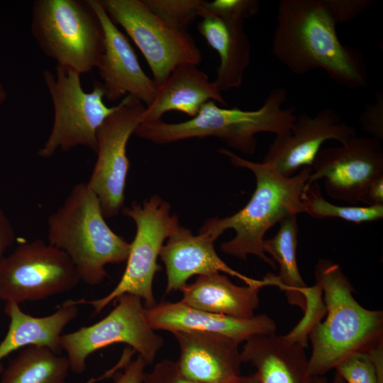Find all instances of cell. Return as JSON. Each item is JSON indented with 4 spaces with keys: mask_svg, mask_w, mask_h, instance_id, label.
<instances>
[{
    "mask_svg": "<svg viewBox=\"0 0 383 383\" xmlns=\"http://www.w3.org/2000/svg\"><path fill=\"white\" fill-rule=\"evenodd\" d=\"M272 53L295 74L321 68L334 82L350 89L367 83L362 55L341 43L324 0L279 1Z\"/></svg>",
    "mask_w": 383,
    "mask_h": 383,
    "instance_id": "cell-1",
    "label": "cell"
},
{
    "mask_svg": "<svg viewBox=\"0 0 383 383\" xmlns=\"http://www.w3.org/2000/svg\"><path fill=\"white\" fill-rule=\"evenodd\" d=\"M218 152L228 157L233 166L250 170L255 177V189L239 211L225 218L206 220L199 232L216 240L225 231L233 229L235 236L221 245L223 252L243 260L253 255L276 269L274 261L262 250L265 235L285 218L304 213L301 195L312 168L304 167L294 176L285 177L269 164L248 160L224 148Z\"/></svg>",
    "mask_w": 383,
    "mask_h": 383,
    "instance_id": "cell-2",
    "label": "cell"
},
{
    "mask_svg": "<svg viewBox=\"0 0 383 383\" xmlns=\"http://www.w3.org/2000/svg\"><path fill=\"white\" fill-rule=\"evenodd\" d=\"M315 278L327 315L309 335V368L312 376H323L351 355L383 348V312L367 309L355 300L353 284L333 261L320 259Z\"/></svg>",
    "mask_w": 383,
    "mask_h": 383,
    "instance_id": "cell-3",
    "label": "cell"
},
{
    "mask_svg": "<svg viewBox=\"0 0 383 383\" xmlns=\"http://www.w3.org/2000/svg\"><path fill=\"white\" fill-rule=\"evenodd\" d=\"M287 92L274 89L257 110L218 107L214 101L205 103L191 119L174 123L158 120L140 123L133 134L158 145L194 138L215 137L228 146L247 155L256 152L255 135L267 132L276 135L289 133L296 118L294 109L282 108Z\"/></svg>",
    "mask_w": 383,
    "mask_h": 383,
    "instance_id": "cell-4",
    "label": "cell"
},
{
    "mask_svg": "<svg viewBox=\"0 0 383 383\" xmlns=\"http://www.w3.org/2000/svg\"><path fill=\"white\" fill-rule=\"evenodd\" d=\"M100 202L87 183L75 184L48 221V243L63 251L80 281L96 286L106 277L105 266L126 262L130 243L105 221Z\"/></svg>",
    "mask_w": 383,
    "mask_h": 383,
    "instance_id": "cell-5",
    "label": "cell"
},
{
    "mask_svg": "<svg viewBox=\"0 0 383 383\" xmlns=\"http://www.w3.org/2000/svg\"><path fill=\"white\" fill-rule=\"evenodd\" d=\"M30 28L40 49L57 65L80 74L96 68L104 34L89 0H36Z\"/></svg>",
    "mask_w": 383,
    "mask_h": 383,
    "instance_id": "cell-6",
    "label": "cell"
},
{
    "mask_svg": "<svg viewBox=\"0 0 383 383\" xmlns=\"http://www.w3.org/2000/svg\"><path fill=\"white\" fill-rule=\"evenodd\" d=\"M44 83L53 106V121L50 134L38 155L51 157L58 150L67 151L85 146L96 152V131L117 108L104 102V92L100 82L94 83L87 92L81 84V74L57 65L55 73L43 72Z\"/></svg>",
    "mask_w": 383,
    "mask_h": 383,
    "instance_id": "cell-7",
    "label": "cell"
},
{
    "mask_svg": "<svg viewBox=\"0 0 383 383\" xmlns=\"http://www.w3.org/2000/svg\"><path fill=\"white\" fill-rule=\"evenodd\" d=\"M170 204L159 196H152L142 204L133 202L121 212L136 225V233L130 243L126 267L118 284L106 296L95 300H73L76 305L92 306L94 313H100L111 302L129 294L140 297L146 308L155 306L152 284L165 240L179 225L175 214H171Z\"/></svg>",
    "mask_w": 383,
    "mask_h": 383,
    "instance_id": "cell-8",
    "label": "cell"
},
{
    "mask_svg": "<svg viewBox=\"0 0 383 383\" xmlns=\"http://www.w3.org/2000/svg\"><path fill=\"white\" fill-rule=\"evenodd\" d=\"M116 302L111 312L99 321L60 335V345L67 353L73 372L82 373L91 354L115 343L129 345L148 365L154 362L164 340L150 326L142 299L125 294Z\"/></svg>",
    "mask_w": 383,
    "mask_h": 383,
    "instance_id": "cell-9",
    "label": "cell"
},
{
    "mask_svg": "<svg viewBox=\"0 0 383 383\" xmlns=\"http://www.w3.org/2000/svg\"><path fill=\"white\" fill-rule=\"evenodd\" d=\"M104 10L120 25L145 58L158 86L177 66L198 65L201 54L187 32L168 26L143 0H100Z\"/></svg>",
    "mask_w": 383,
    "mask_h": 383,
    "instance_id": "cell-10",
    "label": "cell"
},
{
    "mask_svg": "<svg viewBox=\"0 0 383 383\" xmlns=\"http://www.w3.org/2000/svg\"><path fill=\"white\" fill-rule=\"evenodd\" d=\"M79 281L70 257L39 239L0 260V299L6 301L43 300L73 289Z\"/></svg>",
    "mask_w": 383,
    "mask_h": 383,
    "instance_id": "cell-11",
    "label": "cell"
},
{
    "mask_svg": "<svg viewBox=\"0 0 383 383\" xmlns=\"http://www.w3.org/2000/svg\"><path fill=\"white\" fill-rule=\"evenodd\" d=\"M145 108L141 101L128 95L96 131L97 158L87 183L96 195L105 218L116 216L123 208L130 167L126 147Z\"/></svg>",
    "mask_w": 383,
    "mask_h": 383,
    "instance_id": "cell-12",
    "label": "cell"
},
{
    "mask_svg": "<svg viewBox=\"0 0 383 383\" xmlns=\"http://www.w3.org/2000/svg\"><path fill=\"white\" fill-rule=\"evenodd\" d=\"M311 168L306 185L323 179L331 198L364 204L370 184L383 175L382 142L355 135L340 146L321 148Z\"/></svg>",
    "mask_w": 383,
    "mask_h": 383,
    "instance_id": "cell-13",
    "label": "cell"
},
{
    "mask_svg": "<svg viewBox=\"0 0 383 383\" xmlns=\"http://www.w3.org/2000/svg\"><path fill=\"white\" fill-rule=\"evenodd\" d=\"M355 135L354 127L343 121L330 108L314 116L304 113L296 117L289 133L276 135L262 162L269 164L280 175L291 177L299 170L312 166L325 141L334 140L343 144Z\"/></svg>",
    "mask_w": 383,
    "mask_h": 383,
    "instance_id": "cell-14",
    "label": "cell"
},
{
    "mask_svg": "<svg viewBox=\"0 0 383 383\" xmlns=\"http://www.w3.org/2000/svg\"><path fill=\"white\" fill-rule=\"evenodd\" d=\"M89 1L104 34V51L96 67L104 98L114 101L131 95L148 106L155 96L157 85L144 72L131 43L110 18L100 0Z\"/></svg>",
    "mask_w": 383,
    "mask_h": 383,
    "instance_id": "cell-15",
    "label": "cell"
},
{
    "mask_svg": "<svg viewBox=\"0 0 383 383\" xmlns=\"http://www.w3.org/2000/svg\"><path fill=\"white\" fill-rule=\"evenodd\" d=\"M178 343L181 374L197 383H233L243 363L239 343L228 336L198 331L172 333Z\"/></svg>",
    "mask_w": 383,
    "mask_h": 383,
    "instance_id": "cell-16",
    "label": "cell"
},
{
    "mask_svg": "<svg viewBox=\"0 0 383 383\" xmlns=\"http://www.w3.org/2000/svg\"><path fill=\"white\" fill-rule=\"evenodd\" d=\"M146 317L154 331H198L228 336L239 343L255 335L274 334V321L266 314L237 318L189 306L182 301H162L146 308Z\"/></svg>",
    "mask_w": 383,
    "mask_h": 383,
    "instance_id": "cell-17",
    "label": "cell"
},
{
    "mask_svg": "<svg viewBox=\"0 0 383 383\" xmlns=\"http://www.w3.org/2000/svg\"><path fill=\"white\" fill-rule=\"evenodd\" d=\"M216 240L209 234L199 232L194 235L183 226H178L168 237L160 252L166 269L165 293L181 290L194 275H206L223 272L238 278L246 284L260 282L248 277L230 267L217 254Z\"/></svg>",
    "mask_w": 383,
    "mask_h": 383,
    "instance_id": "cell-18",
    "label": "cell"
},
{
    "mask_svg": "<svg viewBox=\"0 0 383 383\" xmlns=\"http://www.w3.org/2000/svg\"><path fill=\"white\" fill-rule=\"evenodd\" d=\"M305 348L286 335H255L245 342L243 362L256 368L260 383H316Z\"/></svg>",
    "mask_w": 383,
    "mask_h": 383,
    "instance_id": "cell-19",
    "label": "cell"
},
{
    "mask_svg": "<svg viewBox=\"0 0 383 383\" xmlns=\"http://www.w3.org/2000/svg\"><path fill=\"white\" fill-rule=\"evenodd\" d=\"M209 101L226 104L216 82H211L196 65H180L157 86L153 101L145 106L140 116V123L161 120L163 114L172 111L193 118Z\"/></svg>",
    "mask_w": 383,
    "mask_h": 383,
    "instance_id": "cell-20",
    "label": "cell"
},
{
    "mask_svg": "<svg viewBox=\"0 0 383 383\" xmlns=\"http://www.w3.org/2000/svg\"><path fill=\"white\" fill-rule=\"evenodd\" d=\"M265 286L263 279L257 284L238 286L221 272L201 275L180 290V301L208 312L250 318L259 306V293Z\"/></svg>",
    "mask_w": 383,
    "mask_h": 383,
    "instance_id": "cell-21",
    "label": "cell"
},
{
    "mask_svg": "<svg viewBox=\"0 0 383 383\" xmlns=\"http://www.w3.org/2000/svg\"><path fill=\"white\" fill-rule=\"evenodd\" d=\"M79 312L73 300L64 302L53 313L36 317L24 313L17 303L6 301L5 313L10 319L8 332L0 343V374L1 360L13 351L30 345L49 348L55 354L62 350L59 339L65 327Z\"/></svg>",
    "mask_w": 383,
    "mask_h": 383,
    "instance_id": "cell-22",
    "label": "cell"
},
{
    "mask_svg": "<svg viewBox=\"0 0 383 383\" xmlns=\"http://www.w3.org/2000/svg\"><path fill=\"white\" fill-rule=\"evenodd\" d=\"M201 18L198 30L219 56L214 82L221 92L240 88L251 55L244 23L228 21L214 16H204Z\"/></svg>",
    "mask_w": 383,
    "mask_h": 383,
    "instance_id": "cell-23",
    "label": "cell"
},
{
    "mask_svg": "<svg viewBox=\"0 0 383 383\" xmlns=\"http://www.w3.org/2000/svg\"><path fill=\"white\" fill-rule=\"evenodd\" d=\"M299 227L297 215L289 216L279 223L277 233L264 239L262 250L278 264L279 274H267L263 279L267 286L278 287L285 292L288 302L306 309L305 292L308 286L299 272L296 260Z\"/></svg>",
    "mask_w": 383,
    "mask_h": 383,
    "instance_id": "cell-24",
    "label": "cell"
},
{
    "mask_svg": "<svg viewBox=\"0 0 383 383\" xmlns=\"http://www.w3.org/2000/svg\"><path fill=\"white\" fill-rule=\"evenodd\" d=\"M70 370L67 357L34 345L21 349L9 362L1 383H66Z\"/></svg>",
    "mask_w": 383,
    "mask_h": 383,
    "instance_id": "cell-25",
    "label": "cell"
},
{
    "mask_svg": "<svg viewBox=\"0 0 383 383\" xmlns=\"http://www.w3.org/2000/svg\"><path fill=\"white\" fill-rule=\"evenodd\" d=\"M301 200L304 207V213L316 219L335 218L361 223L381 220L383 218V205L348 206L331 204L323 196L317 182L305 184Z\"/></svg>",
    "mask_w": 383,
    "mask_h": 383,
    "instance_id": "cell-26",
    "label": "cell"
},
{
    "mask_svg": "<svg viewBox=\"0 0 383 383\" xmlns=\"http://www.w3.org/2000/svg\"><path fill=\"white\" fill-rule=\"evenodd\" d=\"M146 6L173 28L187 31L199 16L202 0H143Z\"/></svg>",
    "mask_w": 383,
    "mask_h": 383,
    "instance_id": "cell-27",
    "label": "cell"
},
{
    "mask_svg": "<svg viewBox=\"0 0 383 383\" xmlns=\"http://www.w3.org/2000/svg\"><path fill=\"white\" fill-rule=\"evenodd\" d=\"M305 298L306 305L304 311V317L286 335L306 348L310 333L314 326L321 322L323 316L326 313V308L323 300L321 287L316 282L313 287L306 288Z\"/></svg>",
    "mask_w": 383,
    "mask_h": 383,
    "instance_id": "cell-28",
    "label": "cell"
},
{
    "mask_svg": "<svg viewBox=\"0 0 383 383\" xmlns=\"http://www.w3.org/2000/svg\"><path fill=\"white\" fill-rule=\"evenodd\" d=\"M257 0H202L199 16H214L228 21L245 22L259 11Z\"/></svg>",
    "mask_w": 383,
    "mask_h": 383,
    "instance_id": "cell-29",
    "label": "cell"
},
{
    "mask_svg": "<svg viewBox=\"0 0 383 383\" xmlns=\"http://www.w3.org/2000/svg\"><path fill=\"white\" fill-rule=\"evenodd\" d=\"M334 369L348 383H380L375 366L368 353L351 355Z\"/></svg>",
    "mask_w": 383,
    "mask_h": 383,
    "instance_id": "cell-30",
    "label": "cell"
},
{
    "mask_svg": "<svg viewBox=\"0 0 383 383\" xmlns=\"http://www.w3.org/2000/svg\"><path fill=\"white\" fill-rule=\"evenodd\" d=\"M362 130L371 138L383 140V92L375 93V101L367 104L359 118Z\"/></svg>",
    "mask_w": 383,
    "mask_h": 383,
    "instance_id": "cell-31",
    "label": "cell"
},
{
    "mask_svg": "<svg viewBox=\"0 0 383 383\" xmlns=\"http://www.w3.org/2000/svg\"><path fill=\"white\" fill-rule=\"evenodd\" d=\"M335 22L350 21L366 11L372 4L371 0H324Z\"/></svg>",
    "mask_w": 383,
    "mask_h": 383,
    "instance_id": "cell-32",
    "label": "cell"
},
{
    "mask_svg": "<svg viewBox=\"0 0 383 383\" xmlns=\"http://www.w3.org/2000/svg\"><path fill=\"white\" fill-rule=\"evenodd\" d=\"M143 383H197L184 377L176 362L165 359L157 363L152 370L145 373Z\"/></svg>",
    "mask_w": 383,
    "mask_h": 383,
    "instance_id": "cell-33",
    "label": "cell"
},
{
    "mask_svg": "<svg viewBox=\"0 0 383 383\" xmlns=\"http://www.w3.org/2000/svg\"><path fill=\"white\" fill-rule=\"evenodd\" d=\"M147 365L144 359L138 355L125 366L123 372H116L113 374V383H143Z\"/></svg>",
    "mask_w": 383,
    "mask_h": 383,
    "instance_id": "cell-34",
    "label": "cell"
},
{
    "mask_svg": "<svg viewBox=\"0 0 383 383\" xmlns=\"http://www.w3.org/2000/svg\"><path fill=\"white\" fill-rule=\"evenodd\" d=\"M16 235L9 220L0 209V260L15 241Z\"/></svg>",
    "mask_w": 383,
    "mask_h": 383,
    "instance_id": "cell-35",
    "label": "cell"
},
{
    "mask_svg": "<svg viewBox=\"0 0 383 383\" xmlns=\"http://www.w3.org/2000/svg\"><path fill=\"white\" fill-rule=\"evenodd\" d=\"M364 204L367 206L383 205V175L370 184Z\"/></svg>",
    "mask_w": 383,
    "mask_h": 383,
    "instance_id": "cell-36",
    "label": "cell"
},
{
    "mask_svg": "<svg viewBox=\"0 0 383 383\" xmlns=\"http://www.w3.org/2000/svg\"><path fill=\"white\" fill-rule=\"evenodd\" d=\"M233 383H260L259 377L256 372L245 376H240Z\"/></svg>",
    "mask_w": 383,
    "mask_h": 383,
    "instance_id": "cell-37",
    "label": "cell"
},
{
    "mask_svg": "<svg viewBox=\"0 0 383 383\" xmlns=\"http://www.w3.org/2000/svg\"><path fill=\"white\" fill-rule=\"evenodd\" d=\"M316 383H328L327 379L323 376H314ZM331 383H346L344 379L337 372H335L333 379Z\"/></svg>",
    "mask_w": 383,
    "mask_h": 383,
    "instance_id": "cell-38",
    "label": "cell"
},
{
    "mask_svg": "<svg viewBox=\"0 0 383 383\" xmlns=\"http://www.w3.org/2000/svg\"><path fill=\"white\" fill-rule=\"evenodd\" d=\"M7 99V93L1 84H0V106L2 105Z\"/></svg>",
    "mask_w": 383,
    "mask_h": 383,
    "instance_id": "cell-39",
    "label": "cell"
}]
</instances>
